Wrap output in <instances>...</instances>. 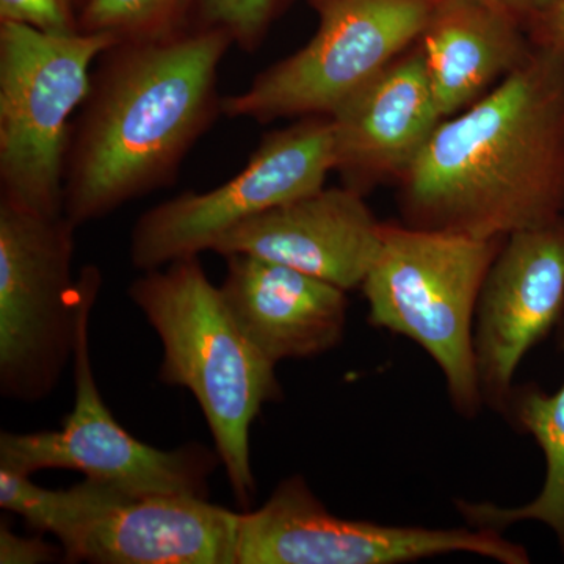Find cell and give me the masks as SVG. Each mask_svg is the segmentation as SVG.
Masks as SVG:
<instances>
[{
  "label": "cell",
  "instance_id": "obj_1",
  "mask_svg": "<svg viewBox=\"0 0 564 564\" xmlns=\"http://www.w3.org/2000/svg\"><path fill=\"white\" fill-rule=\"evenodd\" d=\"M397 185L403 225L429 231L507 239L564 214V51L534 44L441 121Z\"/></svg>",
  "mask_w": 564,
  "mask_h": 564
},
{
  "label": "cell",
  "instance_id": "obj_2",
  "mask_svg": "<svg viewBox=\"0 0 564 564\" xmlns=\"http://www.w3.org/2000/svg\"><path fill=\"white\" fill-rule=\"evenodd\" d=\"M231 46L226 32L192 28L104 52L70 126L63 214L76 228L174 184L223 115L218 70Z\"/></svg>",
  "mask_w": 564,
  "mask_h": 564
},
{
  "label": "cell",
  "instance_id": "obj_3",
  "mask_svg": "<svg viewBox=\"0 0 564 564\" xmlns=\"http://www.w3.org/2000/svg\"><path fill=\"white\" fill-rule=\"evenodd\" d=\"M128 293L161 339L159 380L195 397L234 496L247 508L256 491L251 423L263 404L281 399L276 364L245 337L198 256L143 272Z\"/></svg>",
  "mask_w": 564,
  "mask_h": 564
},
{
  "label": "cell",
  "instance_id": "obj_4",
  "mask_svg": "<svg viewBox=\"0 0 564 564\" xmlns=\"http://www.w3.org/2000/svg\"><path fill=\"white\" fill-rule=\"evenodd\" d=\"M503 242L384 223L380 250L361 285L369 322L421 345L443 370L452 403L466 417L484 404L474 317Z\"/></svg>",
  "mask_w": 564,
  "mask_h": 564
},
{
  "label": "cell",
  "instance_id": "obj_5",
  "mask_svg": "<svg viewBox=\"0 0 564 564\" xmlns=\"http://www.w3.org/2000/svg\"><path fill=\"white\" fill-rule=\"evenodd\" d=\"M117 41L0 24V199L62 215L70 126L91 87V66Z\"/></svg>",
  "mask_w": 564,
  "mask_h": 564
},
{
  "label": "cell",
  "instance_id": "obj_6",
  "mask_svg": "<svg viewBox=\"0 0 564 564\" xmlns=\"http://www.w3.org/2000/svg\"><path fill=\"white\" fill-rule=\"evenodd\" d=\"M17 511L32 529L54 534L73 563L236 564L240 513L202 497L85 478L58 491L31 484Z\"/></svg>",
  "mask_w": 564,
  "mask_h": 564
},
{
  "label": "cell",
  "instance_id": "obj_7",
  "mask_svg": "<svg viewBox=\"0 0 564 564\" xmlns=\"http://www.w3.org/2000/svg\"><path fill=\"white\" fill-rule=\"evenodd\" d=\"M76 226L0 199V393L40 402L74 358L82 310Z\"/></svg>",
  "mask_w": 564,
  "mask_h": 564
},
{
  "label": "cell",
  "instance_id": "obj_8",
  "mask_svg": "<svg viewBox=\"0 0 564 564\" xmlns=\"http://www.w3.org/2000/svg\"><path fill=\"white\" fill-rule=\"evenodd\" d=\"M436 0H307L313 39L263 69L247 90L225 96L223 117L270 124L329 117L421 40Z\"/></svg>",
  "mask_w": 564,
  "mask_h": 564
},
{
  "label": "cell",
  "instance_id": "obj_9",
  "mask_svg": "<svg viewBox=\"0 0 564 564\" xmlns=\"http://www.w3.org/2000/svg\"><path fill=\"white\" fill-rule=\"evenodd\" d=\"M82 310L74 350L76 400L61 430L0 434V466L32 475L65 469L106 481L126 491L180 494L209 499L212 474L220 466L217 451L187 444L161 451L141 443L117 422L104 403L93 373L88 328L101 289L98 267L82 270Z\"/></svg>",
  "mask_w": 564,
  "mask_h": 564
},
{
  "label": "cell",
  "instance_id": "obj_10",
  "mask_svg": "<svg viewBox=\"0 0 564 564\" xmlns=\"http://www.w3.org/2000/svg\"><path fill=\"white\" fill-rule=\"evenodd\" d=\"M332 172V118H300L267 132L231 180L212 191L182 193L141 214L131 232V263L150 272L212 251L226 232L256 215L321 191Z\"/></svg>",
  "mask_w": 564,
  "mask_h": 564
},
{
  "label": "cell",
  "instance_id": "obj_11",
  "mask_svg": "<svg viewBox=\"0 0 564 564\" xmlns=\"http://www.w3.org/2000/svg\"><path fill=\"white\" fill-rule=\"evenodd\" d=\"M475 554L530 562L524 545L492 530L423 529L337 518L300 475L276 486L259 510L239 514L236 564H399Z\"/></svg>",
  "mask_w": 564,
  "mask_h": 564
},
{
  "label": "cell",
  "instance_id": "obj_12",
  "mask_svg": "<svg viewBox=\"0 0 564 564\" xmlns=\"http://www.w3.org/2000/svg\"><path fill=\"white\" fill-rule=\"evenodd\" d=\"M564 315V214L511 234L477 306L474 347L484 403L505 411L519 364Z\"/></svg>",
  "mask_w": 564,
  "mask_h": 564
},
{
  "label": "cell",
  "instance_id": "obj_13",
  "mask_svg": "<svg viewBox=\"0 0 564 564\" xmlns=\"http://www.w3.org/2000/svg\"><path fill=\"white\" fill-rule=\"evenodd\" d=\"M383 223L362 193L334 187L304 195L226 232L214 252L250 254L352 291L361 288L381 245Z\"/></svg>",
  "mask_w": 564,
  "mask_h": 564
},
{
  "label": "cell",
  "instance_id": "obj_14",
  "mask_svg": "<svg viewBox=\"0 0 564 564\" xmlns=\"http://www.w3.org/2000/svg\"><path fill=\"white\" fill-rule=\"evenodd\" d=\"M334 172L362 193L402 180L444 120L421 44L400 55L329 115Z\"/></svg>",
  "mask_w": 564,
  "mask_h": 564
},
{
  "label": "cell",
  "instance_id": "obj_15",
  "mask_svg": "<svg viewBox=\"0 0 564 564\" xmlns=\"http://www.w3.org/2000/svg\"><path fill=\"white\" fill-rule=\"evenodd\" d=\"M225 259L223 300L245 337L269 361L315 358L343 343L347 291L256 256Z\"/></svg>",
  "mask_w": 564,
  "mask_h": 564
},
{
  "label": "cell",
  "instance_id": "obj_16",
  "mask_svg": "<svg viewBox=\"0 0 564 564\" xmlns=\"http://www.w3.org/2000/svg\"><path fill=\"white\" fill-rule=\"evenodd\" d=\"M419 44L444 120L480 101L534 50L524 22L475 0H436Z\"/></svg>",
  "mask_w": 564,
  "mask_h": 564
},
{
  "label": "cell",
  "instance_id": "obj_17",
  "mask_svg": "<svg viewBox=\"0 0 564 564\" xmlns=\"http://www.w3.org/2000/svg\"><path fill=\"white\" fill-rule=\"evenodd\" d=\"M564 350V323L560 334ZM503 413L521 432L532 434L545 458L543 489L533 502L519 508L492 503H469L458 500L459 513L474 529L502 533L522 521H538L551 527L564 552V384L547 395L536 386L513 389Z\"/></svg>",
  "mask_w": 564,
  "mask_h": 564
},
{
  "label": "cell",
  "instance_id": "obj_18",
  "mask_svg": "<svg viewBox=\"0 0 564 564\" xmlns=\"http://www.w3.org/2000/svg\"><path fill=\"white\" fill-rule=\"evenodd\" d=\"M195 0H85L80 32L104 33L118 43L170 39L192 29Z\"/></svg>",
  "mask_w": 564,
  "mask_h": 564
},
{
  "label": "cell",
  "instance_id": "obj_19",
  "mask_svg": "<svg viewBox=\"0 0 564 564\" xmlns=\"http://www.w3.org/2000/svg\"><path fill=\"white\" fill-rule=\"evenodd\" d=\"M288 0H195L193 28L217 29L240 50L254 52Z\"/></svg>",
  "mask_w": 564,
  "mask_h": 564
},
{
  "label": "cell",
  "instance_id": "obj_20",
  "mask_svg": "<svg viewBox=\"0 0 564 564\" xmlns=\"http://www.w3.org/2000/svg\"><path fill=\"white\" fill-rule=\"evenodd\" d=\"M3 22L52 35L80 32L76 0H0V24Z\"/></svg>",
  "mask_w": 564,
  "mask_h": 564
},
{
  "label": "cell",
  "instance_id": "obj_21",
  "mask_svg": "<svg viewBox=\"0 0 564 564\" xmlns=\"http://www.w3.org/2000/svg\"><path fill=\"white\" fill-rule=\"evenodd\" d=\"M65 558L63 547H55L41 536H20L2 522L0 525V563L43 564Z\"/></svg>",
  "mask_w": 564,
  "mask_h": 564
},
{
  "label": "cell",
  "instance_id": "obj_22",
  "mask_svg": "<svg viewBox=\"0 0 564 564\" xmlns=\"http://www.w3.org/2000/svg\"><path fill=\"white\" fill-rule=\"evenodd\" d=\"M527 29L534 44L564 51V0H556Z\"/></svg>",
  "mask_w": 564,
  "mask_h": 564
},
{
  "label": "cell",
  "instance_id": "obj_23",
  "mask_svg": "<svg viewBox=\"0 0 564 564\" xmlns=\"http://www.w3.org/2000/svg\"><path fill=\"white\" fill-rule=\"evenodd\" d=\"M475 2L486 3V6L507 11L529 28L530 22L541 17L545 10L551 9L556 0H475Z\"/></svg>",
  "mask_w": 564,
  "mask_h": 564
},
{
  "label": "cell",
  "instance_id": "obj_24",
  "mask_svg": "<svg viewBox=\"0 0 564 564\" xmlns=\"http://www.w3.org/2000/svg\"><path fill=\"white\" fill-rule=\"evenodd\" d=\"M85 0H76L77 7H79V11L82 9V6H84Z\"/></svg>",
  "mask_w": 564,
  "mask_h": 564
}]
</instances>
